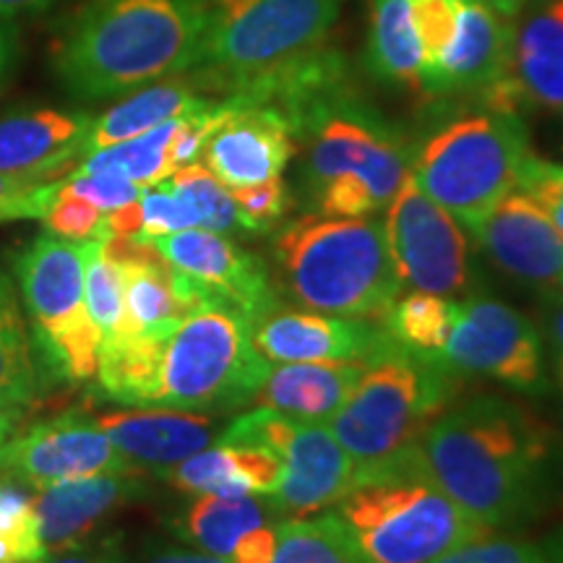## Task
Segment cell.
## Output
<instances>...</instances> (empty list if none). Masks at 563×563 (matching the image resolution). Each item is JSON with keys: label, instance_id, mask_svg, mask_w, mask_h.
<instances>
[{"label": "cell", "instance_id": "27", "mask_svg": "<svg viewBox=\"0 0 563 563\" xmlns=\"http://www.w3.org/2000/svg\"><path fill=\"white\" fill-rule=\"evenodd\" d=\"M207 102L209 100L196 95V89L186 81H159L131 91L123 102L91 121L87 141H84V157L104 146L136 139L175 118L191 115Z\"/></svg>", "mask_w": 563, "mask_h": 563}, {"label": "cell", "instance_id": "33", "mask_svg": "<svg viewBox=\"0 0 563 563\" xmlns=\"http://www.w3.org/2000/svg\"><path fill=\"white\" fill-rule=\"evenodd\" d=\"M269 563H363L336 511L282 519Z\"/></svg>", "mask_w": 563, "mask_h": 563}, {"label": "cell", "instance_id": "12", "mask_svg": "<svg viewBox=\"0 0 563 563\" xmlns=\"http://www.w3.org/2000/svg\"><path fill=\"white\" fill-rule=\"evenodd\" d=\"M150 243L173 269L175 292L188 308L220 302L253 327L279 306L266 266L222 232L191 228L152 238Z\"/></svg>", "mask_w": 563, "mask_h": 563}, {"label": "cell", "instance_id": "5", "mask_svg": "<svg viewBox=\"0 0 563 563\" xmlns=\"http://www.w3.org/2000/svg\"><path fill=\"white\" fill-rule=\"evenodd\" d=\"M456 373L382 332L365 355L357 384L329 420L336 441L355 464V475L418 446L422 435L454 402Z\"/></svg>", "mask_w": 563, "mask_h": 563}, {"label": "cell", "instance_id": "3", "mask_svg": "<svg viewBox=\"0 0 563 563\" xmlns=\"http://www.w3.org/2000/svg\"><path fill=\"white\" fill-rule=\"evenodd\" d=\"M279 285L308 311L382 323L399 298L384 224L308 214L274 241Z\"/></svg>", "mask_w": 563, "mask_h": 563}, {"label": "cell", "instance_id": "35", "mask_svg": "<svg viewBox=\"0 0 563 563\" xmlns=\"http://www.w3.org/2000/svg\"><path fill=\"white\" fill-rule=\"evenodd\" d=\"M84 300L91 323L100 332V344L125 332L123 311V272L108 256L102 241H87V274H84Z\"/></svg>", "mask_w": 563, "mask_h": 563}, {"label": "cell", "instance_id": "26", "mask_svg": "<svg viewBox=\"0 0 563 563\" xmlns=\"http://www.w3.org/2000/svg\"><path fill=\"white\" fill-rule=\"evenodd\" d=\"M363 363H282L266 373L253 405L300 420L329 422L361 378Z\"/></svg>", "mask_w": 563, "mask_h": 563}, {"label": "cell", "instance_id": "13", "mask_svg": "<svg viewBox=\"0 0 563 563\" xmlns=\"http://www.w3.org/2000/svg\"><path fill=\"white\" fill-rule=\"evenodd\" d=\"M384 238L399 285L431 295L470 287V251L460 222L415 183L412 173L386 209Z\"/></svg>", "mask_w": 563, "mask_h": 563}, {"label": "cell", "instance_id": "30", "mask_svg": "<svg viewBox=\"0 0 563 563\" xmlns=\"http://www.w3.org/2000/svg\"><path fill=\"white\" fill-rule=\"evenodd\" d=\"M162 350H165L162 340L133 332L102 342L97 352L100 389L112 402L152 407L157 397Z\"/></svg>", "mask_w": 563, "mask_h": 563}, {"label": "cell", "instance_id": "38", "mask_svg": "<svg viewBox=\"0 0 563 563\" xmlns=\"http://www.w3.org/2000/svg\"><path fill=\"white\" fill-rule=\"evenodd\" d=\"M141 207V235L146 241L159 235H170V232L201 228L199 211L194 203L175 191L170 180L154 183L146 186L139 196Z\"/></svg>", "mask_w": 563, "mask_h": 563}, {"label": "cell", "instance_id": "31", "mask_svg": "<svg viewBox=\"0 0 563 563\" xmlns=\"http://www.w3.org/2000/svg\"><path fill=\"white\" fill-rule=\"evenodd\" d=\"M37 397L32 340L21 319V306L13 282L0 274V407L21 410Z\"/></svg>", "mask_w": 563, "mask_h": 563}, {"label": "cell", "instance_id": "18", "mask_svg": "<svg viewBox=\"0 0 563 563\" xmlns=\"http://www.w3.org/2000/svg\"><path fill=\"white\" fill-rule=\"evenodd\" d=\"M282 519L269 496L228 498L201 493L178 514L173 532L230 563H269Z\"/></svg>", "mask_w": 563, "mask_h": 563}, {"label": "cell", "instance_id": "49", "mask_svg": "<svg viewBox=\"0 0 563 563\" xmlns=\"http://www.w3.org/2000/svg\"><path fill=\"white\" fill-rule=\"evenodd\" d=\"M58 0H0V16H19V13L45 11Z\"/></svg>", "mask_w": 563, "mask_h": 563}, {"label": "cell", "instance_id": "40", "mask_svg": "<svg viewBox=\"0 0 563 563\" xmlns=\"http://www.w3.org/2000/svg\"><path fill=\"white\" fill-rule=\"evenodd\" d=\"M45 224L47 232L66 238V241H104V214L95 203L68 191L66 180H63L51 211L45 214Z\"/></svg>", "mask_w": 563, "mask_h": 563}, {"label": "cell", "instance_id": "32", "mask_svg": "<svg viewBox=\"0 0 563 563\" xmlns=\"http://www.w3.org/2000/svg\"><path fill=\"white\" fill-rule=\"evenodd\" d=\"M183 118L162 123L136 139L87 154L74 173H112L133 180L141 188L167 180L175 173L170 146Z\"/></svg>", "mask_w": 563, "mask_h": 563}, {"label": "cell", "instance_id": "10", "mask_svg": "<svg viewBox=\"0 0 563 563\" xmlns=\"http://www.w3.org/2000/svg\"><path fill=\"white\" fill-rule=\"evenodd\" d=\"M220 443L266 449L279 456L285 475L269 498L285 519L311 517L340 504L355 483V464L329 422L300 420L258 407L224 428Z\"/></svg>", "mask_w": 563, "mask_h": 563}, {"label": "cell", "instance_id": "24", "mask_svg": "<svg viewBox=\"0 0 563 563\" xmlns=\"http://www.w3.org/2000/svg\"><path fill=\"white\" fill-rule=\"evenodd\" d=\"M95 118L87 112L32 110L0 121V173L55 175L76 157H84V141Z\"/></svg>", "mask_w": 563, "mask_h": 563}, {"label": "cell", "instance_id": "21", "mask_svg": "<svg viewBox=\"0 0 563 563\" xmlns=\"http://www.w3.org/2000/svg\"><path fill=\"white\" fill-rule=\"evenodd\" d=\"M501 84L519 108L563 112V0H527L514 13Z\"/></svg>", "mask_w": 563, "mask_h": 563}, {"label": "cell", "instance_id": "39", "mask_svg": "<svg viewBox=\"0 0 563 563\" xmlns=\"http://www.w3.org/2000/svg\"><path fill=\"white\" fill-rule=\"evenodd\" d=\"M410 13L422 53V79H426L454 37L456 0H410Z\"/></svg>", "mask_w": 563, "mask_h": 563}, {"label": "cell", "instance_id": "4", "mask_svg": "<svg viewBox=\"0 0 563 563\" xmlns=\"http://www.w3.org/2000/svg\"><path fill=\"white\" fill-rule=\"evenodd\" d=\"M336 514L363 563H433L456 545L496 532L433 483L418 446L355 475Z\"/></svg>", "mask_w": 563, "mask_h": 563}, {"label": "cell", "instance_id": "52", "mask_svg": "<svg viewBox=\"0 0 563 563\" xmlns=\"http://www.w3.org/2000/svg\"><path fill=\"white\" fill-rule=\"evenodd\" d=\"M13 47H16V37H13V32L5 30V26H0V79H3V74L11 66Z\"/></svg>", "mask_w": 563, "mask_h": 563}, {"label": "cell", "instance_id": "48", "mask_svg": "<svg viewBox=\"0 0 563 563\" xmlns=\"http://www.w3.org/2000/svg\"><path fill=\"white\" fill-rule=\"evenodd\" d=\"M136 563H230V561L203 551H191V548L152 543L141 551Z\"/></svg>", "mask_w": 563, "mask_h": 563}, {"label": "cell", "instance_id": "53", "mask_svg": "<svg viewBox=\"0 0 563 563\" xmlns=\"http://www.w3.org/2000/svg\"><path fill=\"white\" fill-rule=\"evenodd\" d=\"M485 3L496 5L498 11H504V13H509V16H514V13L522 9L527 0H485Z\"/></svg>", "mask_w": 563, "mask_h": 563}, {"label": "cell", "instance_id": "11", "mask_svg": "<svg viewBox=\"0 0 563 563\" xmlns=\"http://www.w3.org/2000/svg\"><path fill=\"white\" fill-rule=\"evenodd\" d=\"M300 141H308L302 162V191L311 201L327 183L352 175L368 188L376 207H389L410 173V152L402 136L357 97L321 118Z\"/></svg>", "mask_w": 563, "mask_h": 563}, {"label": "cell", "instance_id": "54", "mask_svg": "<svg viewBox=\"0 0 563 563\" xmlns=\"http://www.w3.org/2000/svg\"><path fill=\"white\" fill-rule=\"evenodd\" d=\"M559 285H561V292H563V274H561V279H559Z\"/></svg>", "mask_w": 563, "mask_h": 563}, {"label": "cell", "instance_id": "16", "mask_svg": "<svg viewBox=\"0 0 563 563\" xmlns=\"http://www.w3.org/2000/svg\"><path fill=\"white\" fill-rule=\"evenodd\" d=\"M224 102L228 115L203 144L201 165L228 188L279 178L298 150L285 118L266 104H249L238 97H224Z\"/></svg>", "mask_w": 563, "mask_h": 563}, {"label": "cell", "instance_id": "50", "mask_svg": "<svg viewBox=\"0 0 563 563\" xmlns=\"http://www.w3.org/2000/svg\"><path fill=\"white\" fill-rule=\"evenodd\" d=\"M540 551L545 553L548 563H563V522L545 534Z\"/></svg>", "mask_w": 563, "mask_h": 563}, {"label": "cell", "instance_id": "25", "mask_svg": "<svg viewBox=\"0 0 563 563\" xmlns=\"http://www.w3.org/2000/svg\"><path fill=\"white\" fill-rule=\"evenodd\" d=\"M285 464L277 454L266 449L228 446L220 443L214 449L188 456L175 467L165 470V477L173 488L183 493H211V496H272L279 488Z\"/></svg>", "mask_w": 563, "mask_h": 563}, {"label": "cell", "instance_id": "45", "mask_svg": "<svg viewBox=\"0 0 563 563\" xmlns=\"http://www.w3.org/2000/svg\"><path fill=\"white\" fill-rule=\"evenodd\" d=\"M47 555L40 540L37 514L19 522L0 525V563H37Z\"/></svg>", "mask_w": 563, "mask_h": 563}, {"label": "cell", "instance_id": "36", "mask_svg": "<svg viewBox=\"0 0 563 563\" xmlns=\"http://www.w3.org/2000/svg\"><path fill=\"white\" fill-rule=\"evenodd\" d=\"M167 180L173 183V188L183 199L194 203V209L201 217L203 230L222 232V235H228V232H245L241 211H238L235 201H232L230 188L222 186L201 162L178 167Z\"/></svg>", "mask_w": 563, "mask_h": 563}, {"label": "cell", "instance_id": "8", "mask_svg": "<svg viewBox=\"0 0 563 563\" xmlns=\"http://www.w3.org/2000/svg\"><path fill=\"white\" fill-rule=\"evenodd\" d=\"M336 0H211L201 63L203 87L235 95L287 63L327 45Z\"/></svg>", "mask_w": 563, "mask_h": 563}, {"label": "cell", "instance_id": "15", "mask_svg": "<svg viewBox=\"0 0 563 563\" xmlns=\"http://www.w3.org/2000/svg\"><path fill=\"white\" fill-rule=\"evenodd\" d=\"M108 473L136 470L112 446L108 433L79 410L37 422L19 435L13 433L0 452V475L37 490L63 481Z\"/></svg>", "mask_w": 563, "mask_h": 563}, {"label": "cell", "instance_id": "20", "mask_svg": "<svg viewBox=\"0 0 563 563\" xmlns=\"http://www.w3.org/2000/svg\"><path fill=\"white\" fill-rule=\"evenodd\" d=\"M384 329L316 311L274 308L253 323V347L277 363H363Z\"/></svg>", "mask_w": 563, "mask_h": 563}, {"label": "cell", "instance_id": "2", "mask_svg": "<svg viewBox=\"0 0 563 563\" xmlns=\"http://www.w3.org/2000/svg\"><path fill=\"white\" fill-rule=\"evenodd\" d=\"M418 449L433 483L488 530L534 509L548 431L525 407L501 397L464 399L428 428Z\"/></svg>", "mask_w": 563, "mask_h": 563}, {"label": "cell", "instance_id": "17", "mask_svg": "<svg viewBox=\"0 0 563 563\" xmlns=\"http://www.w3.org/2000/svg\"><path fill=\"white\" fill-rule=\"evenodd\" d=\"M509 51V13L485 0H456L454 37L431 74L422 79V95L481 97L506 76Z\"/></svg>", "mask_w": 563, "mask_h": 563}, {"label": "cell", "instance_id": "51", "mask_svg": "<svg viewBox=\"0 0 563 563\" xmlns=\"http://www.w3.org/2000/svg\"><path fill=\"white\" fill-rule=\"evenodd\" d=\"M21 410H3L0 407V452H3V446L13 439V433L19 431V420H21Z\"/></svg>", "mask_w": 563, "mask_h": 563}, {"label": "cell", "instance_id": "37", "mask_svg": "<svg viewBox=\"0 0 563 563\" xmlns=\"http://www.w3.org/2000/svg\"><path fill=\"white\" fill-rule=\"evenodd\" d=\"M60 186L63 180L55 175L0 173V222L45 220Z\"/></svg>", "mask_w": 563, "mask_h": 563}, {"label": "cell", "instance_id": "22", "mask_svg": "<svg viewBox=\"0 0 563 563\" xmlns=\"http://www.w3.org/2000/svg\"><path fill=\"white\" fill-rule=\"evenodd\" d=\"M146 493L136 473H108L63 481L34 496L40 540L47 553L89 538L112 511Z\"/></svg>", "mask_w": 563, "mask_h": 563}, {"label": "cell", "instance_id": "47", "mask_svg": "<svg viewBox=\"0 0 563 563\" xmlns=\"http://www.w3.org/2000/svg\"><path fill=\"white\" fill-rule=\"evenodd\" d=\"M543 321L553 344L555 373H559V382L563 386V292H543Z\"/></svg>", "mask_w": 563, "mask_h": 563}, {"label": "cell", "instance_id": "46", "mask_svg": "<svg viewBox=\"0 0 563 563\" xmlns=\"http://www.w3.org/2000/svg\"><path fill=\"white\" fill-rule=\"evenodd\" d=\"M37 563H125L121 534H100V538H84L79 543L47 553Z\"/></svg>", "mask_w": 563, "mask_h": 563}, {"label": "cell", "instance_id": "23", "mask_svg": "<svg viewBox=\"0 0 563 563\" xmlns=\"http://www.w3.org/2000/svg\"><path fill=\"white\" fill-rule=\"evenodd\" d=\"M97 426L133 470L146 467L157 475L209 449L217 435V426L207 415L178 410L110 412Z\"/></svg>", "mask_w": 563, "mask_h": 563}, {"label": "cell", "instance_id": "19", "mask_svg": "<svg viewBox=\"0 0 563 563\" xmlns=\"http://www.w3.org/2000/svg\"><path fill=\"white\" fill-rule=\"evenodd\" d=\"M498 269L530 285L551 287L563 274V235L522 191H509L473 228Z\"/></svg>", "mask_w": 563, "mask_h": 563}, {"label": "cell", "instance_id": "14", "mask_svg": "<svg viewBox=\"0 0 563 563\" xmlns=\"http://www.w3.org/2000/svg\"><path fill=\"white\" fill-rule=\"evenodd\" d=\"M439 361L456 376H483L517 391L545 386L543 340L534 323L496 298H473L456 319Z\"/></svg>", "mask_w": 563, "mask_h": 563}, {"label": "cell", "instance_id": "28", "mask_svg": "<svg viewBox=\"0 0 563 563\" xmlns=\"http://www.w3.org/2000/svg\"><path fill=\"white\" fill-rule=\"evenodd\" d=\"M118 264L123 272L125 332L167 342V336L191 313L175 292L173 269L152 243L141 256Z\"/></svg>", "mask_w": 563, "mask_h": 563}, {"label": "cell", "instance_id": "34", "mask_svg": "<svg viewBox=\"0 0 563 563\" xmlns=\"http://www.w3.org/2000/svg\"><path fill=\"white\" fill-rule=\"evenodd\" d=\"M460 302L443 300L441 295L415 290L394 300L386 316V332L405 347L426 355H439L452 334Z\"/></svg>", "mask_w": 563, "mask_h": 563}, {"label": "cell", "instance_id": "7", "mask_svg": "<svg viewBox=\"0 0 563 563\" xmlns=\"http://www.w3.org/2000/svg\"><path fill=\"white\" fill-rule=\"evenodd\" d=\"M530 154L519 112L488 110L464 115L433 133L412 159V178L431 199L470 230L517 188Z\"/></svg>", "mask_w": 563, "mask_h": 563}, {"label": "cell", "instance_id": "41", "mask_svg": "<svg viewBox=\"0 0 563 563\" xmlns=\"http://www.w3.org/2000/svg\"><path fill=\"white\" fill-rule=\"evenodd\" d=\"M433 563H548V559L540 545L530 540L488 532L470 543L456 545L454 551L443 553Z\"/></svg>", "mask_w": 563, "mask_h": 563}, {"label": "cell", "instance_id": "44", "mask_svg": "<svg viewBox=\"0 0 563 563\" xmlns=\"http://www.w3.org/2000/svg\"><path fill=\"white\" fill-rule=\"evenodd\" d=\"M66 188L76 196H81V199H87L89 203H95L102 214L129 207V203L139 201L141 191H144L133 180L112 173H74L66 180Z\"/></svg>", "mask_w": 563, "mask_h": 563}, {"label": "cell", "instance_id": "42", "mask_svg": "<svg viewBox=\"0 0 563 563\" xmlns=\"http://www.w3.org/2000/svg\"><path fill=\"white\" fill-rule=\"evenodd\" d=\"M232 201L241 211V222L245 232H266L285 217L290 207V191H287L285 180L272 178L256 186L230 188Z\"/></svg>", "mask_w": 563, "mask_h": 563}, {"label": "cell", "instance_id": "6", "mask_svg": "<svg viewBox=\"0 0 563 563\" xmlns=\"http://www.w3.org/2000/svg\"><path fill=\"white\" fill-rule=\"evenodd\" d=\"M251 321L207 302L167 336L152 407L178 412H228L253 402L269 361L253 347Z\"/></svg>", "mask_w": 563, "mask_h": 563}, {"label": "cell", "instance_id": "29", "mask_svg": "<svg viewBox=\"0 0 563 563\" xmlns=\"http://www.w3.org/2000/svg\"><path fill=\"white\" fill-rule=\"evenodd\" d=\"M365 68L373 79L422 95V53L415 34L410 0H371Z\"/></svg>", "mask_w": 563, "mask_h": 563}, {"label": "cell", "instance_id": "1", "mask_svg": "<svg viewBox=\"0 0 563 563\" xmlns=\"http://www.w3.org/2000/svg\"><path fill=\"white\" fill-rule=\"evenodd\" d=\"M211 0H87L55 42L53 68L79 100L131 95L201 63Z\"/></svg>", "mask_w": 563, "mask_h": 563}, {"label": "cell", "instance_id": "43", "mask_svg": "<svg viewBox=\"0 0 563 563\" xmlns=\"http://www.w3.org/2000/svg\"><path fill=\"white\" fill-rule=\"evenodd\" d=\"M517 188L545 211L563 235V165L548 162L538 154H527L519 165Z\"/></svg>", "mask_w": 563, "mask_h": 563}, {"label": "cell", "instance_id": "9", "mask_svg": "<svg viewBox=\"0 0 563 563\" xmlns=\"http://www.w3.org/2000/svg\"><path fill=\"white\" fill-rule=\"evenodd\" d=\"M26 316L32 321V355L55 382H89L97 376L100 332L84 300L87 241L40 235L16 258Z\"/></svg>", "mask_w": 563, "mask_h": 563}]
</instances>
